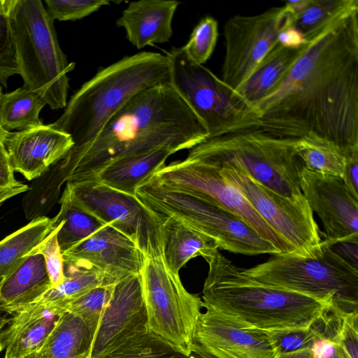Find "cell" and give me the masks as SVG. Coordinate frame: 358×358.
Returning <instances> with one entry per match:
<instances>
[{
	"instance_id": "5",
	"label": "cell",
	"mask_w": 358,
	"mask_h": 358,
	"mask_svg": "<svg viewBox=\"0 0 358 358\" xmlns=\"http://www.w3.org/2000/svg\"><path fill=\"white\" fill-rule=\"evenodd\" d=\"M23 86L36 92L53 110L65 108L69 88L68 63L54 20L40 0H3Z\"/></svg>"
},
{
	"instance_id": "21",
	"label": "cell",
	"mask_w": 358,
	"mask_h": 358,
	"mask_svg": "<svg viewBox=\"0 0 358 358\" xmlns=\"http://www.w3.org/2000/svg\"><path fill=\"white\" fill-rule=\"evenodd\" d=\"M180 3L172 0L131 1L116 26L124 29L127 40L138 50L166 43L172 36V21Z\"/></svg>"
},
{
	"instance_id": "14",
	"label": "cell",
	"mask_w": 358,
	"mask_h": 358,
	"mask_svg": "<svg viewBox=\"0 0 358 358\" xmlns=\"http://www.w3.org/2000/svg\"><path fill=\"white\" fill-rule=\"evenodd\" d=\"M294 17L285 7L253 15H236L224 26L225 54L221 80L236 91L278 42L279 33Z\"/></svg>"
},
{
	"instance_id": "9",
	"label": "cell",
	"mask_w": 358,
	"mask_h": 358,
	"mask_svg": "<svg viewBox=\"0 0 358 358\" xmlns=\"http://www.w3.org/2000/svg\"><path fill=\"white\" fill-rule=\"evenodd\" d=\"M136 196L159 217H176L208 236L218 250L244 255L280 254L234 215L192 194L148 180L137 189Z\"/></svg>"
},
{
	"instance_id": "28",
	"label": "cell",
	"mask_w": 358,
	"mask_h": 358,
	"mask_svg": "<svg viewBox=\"0 0 358 358\" xmlns=\"http://www.w3.org/2000/svg\"><path fill=\"white\" fill-rule=\"evenodd\" d=\"M52 229V218L38 217L1 241L0 279L8 276L36 252Z\"/></svg>"
},
{
	"instance_id": "41",
	"label": "cell",
	"mask_w": 358,
	"mask_h": 358,
	"mask_svg": "<svg viewBox=\"0 0 358 358\" xmlns=\"http://www.w3.org/2000/svg\"><path fill=\"white\" fill-rule=\"evenodd\" d=\"M278 42L283 47L292 49L301 48L307 43L303 34L293 26L287 27L279 33Z\"/></svg>"
},
{
	"instance_id": "42",
	"label": "cell",
	"mask_w": 358,
	"mask_h": 358,
	"mask_svg": "<svg viewBox=\"0 0 358 358\" xmlns=\"http://www.w3.org/2000/svg\"><path fill=\"white\" fill-rule=\"evenodd\" d=\"M14 177L7 150L3 143H0V187H5L17 183Z\"/></svg>"
},
{
	"instance_id": "33",
	"label": "cell",
	"mask_w": 358,
	"mask_h": 358,
	"mask_svg": "<svg viewBox=\"0 0 358 358\" xmlns=\"http://www.w3.org/2000/svg\"><path fill=\"white\" fill-rule=\"evenodd\" d=\"M355 8L357 0H311L308 8L293 19L292 26L307 39L334 17Z\"/></svg>"
},
{
	"instance_id": "11",
	"label": "cell",
	"mask_w": 358,
	"mask_h": 358,
	"mask_svg": "<svg viewBox=\"0 0 358 358\" xmlns=\"http://www.w3.org/2000/svg\"><path fill=\"white\" fill-rule=\"evenodd\" d=\"M148 180L225 209L269 242L280 254L296 255L294 248L257 213L241 192L223 178L219 167L186 158L165 165Z\"/></svg>"
},
{
	"instance_id": "25",
	"label": "cell",
	"mask_w": 358,
	"mask_h": 358,
	"mask_svg": "<svg viewBox=\"0 0 358 358\" xmlns=\"http://www.w3.org/2000/svg\"><path fill=\"white\" fill-rule=\"evenodd\" d=\"M173 153L171 150L159 148L128 156L106 167L96 180L136 196L137 189L164 166L167 158Z\"/></svg>"
},
{
	"instance_id": "7",
	"label": "cell",
	"mask_w": 358,
	"mask_h": 358,
	"mask_svg": "<svg viewBox=\"0 0 358 358\" xmlns=\"http://www.w3.org/2000/svg\"><path fill=\"white\" fill-rule=\"evenodd\" d=\"M322 241L313 257L273 255L267 261L243 268L245 275L268 286L303 294L329 304L346 315L358 312V270L333 248Z\"/></svg>"
},
{
	"instance_id": "38",
	"label": "cell",
	"mask_w": 358,
	"mask_h": 358,
	"mask_svg": "<svg viewBox=\"0 0 358 358\" xmlns=\"http://www.w3.org/2000/svg\"><path fill=\"white\" fill-rule=\"evenodd\" d=\"M59 227H53L37 250L44 258L52 288L58 287L64 278V259L57 238Z\"/></svg>"
},
{
	"instance_id": "13",
	"label": "cell",
	"mask_w": 358,
	"mask_h": 358,
	"mask_svg": "<svg viewBox=\"0 0 358 358\" xmlns=\"http://www.w3.org/2000/svg\"><path fill=\"white\" fill-rule=\"evenodd\" d=\"M76 201L106 224L131 239L144 257L162 255V217L136 196L99 180L67 182Z\"/></svg>"
},
{
	"instance_id": "31",
	"label": "cell",
	"mask_w": 358,
	"mask_h": 358,
	"mask_svg": "<svg viewBox=\"0 0 358 358\" xmlns=\"http://www.w3.org/2000/svg\"><path fill=\"white\" fill-rule=\"evenodd\" d=\"M295 150L308 171L343 177L345 157L333 141L308 131L297 138Z\"/></svg>"
},
{
	"instance_id": "8",
	"label": "cell",
	"mask_w": 358,
	"mask_h": 358,
	"mask_svg": "<svg viewBox=\"0 0 358 358\" xmlns=\"http://www.w3.org/2000/svg\"><path fill=\"white\" fill-rule=\"evenodd\" d=\"M170 83L204 125L208 138L259 130L288 136L278 124L261 118L203 65L194 62L182 47L166 52Z\"/></svg>"
},
{
	"instance_id": "27",
	"label": "cell",
	"mask_w": 358,
	"mask_h": 358,
	"mask_svg": "<svg viewBox=\"0 0 358 358\" xmlns=\"http://www.w3.org/2000/svg\"><path fill=\"white\" fill-rule=\"evenodd\" d=\"M59 203V211L52 219L53 227L59 226L57 238L62 252L108 225L83 208L73 196L68 185Z\"/></svg>"
},
{
	"instance_id": "46",
	"label": "cell",
	"mask_w": 358,
	"mask_h": 358,
	"mask_svg": "<svg viewBox=\"0 0 358 358\" xmlns=\"http://www.w3.org/2000/svg\"><path fill=\"white\" fill-rule=\"evenodd\" d=\"M24 358H48L43 353L40 351H37L29 354L24 357Z\"/></svg>"
},
{
	"instance_id": "36",
	"label": "cell",
	"mask_w": 358,
	"mask_h": 358,
	"mask_svg": "<svg viewBox=\"0 0 358 358\" xmlns=\"http://www.w3.org/2000/svg\"><path fill=\"white\" fill-rule=\"evenodd\" d=\"M111 2L107 0H45L46 10L52 19L75 21L83 19Z\"/></svg>"
},
{
	"instance_id": "4",
	"label": "cell",
	"mask_w": 358,
	"mask_h": 358,
	"mask_svg": "<svg viewBox=\"0 0 358 358\" xmlns=\"http://www.w3.org/2000/svg\"><path fill=\"white\" fill-rule=\"evenodd\" d=\"M170 83L167 56L140 52L101 69L71 97L62 115L50 126L69 134L76 150L92 142L107 122L134 96Z\"/></svg>"
},
{
	"instance_id": "30",
	"label": "cell",
	"mask_w": 358,
	"mask_h": 358,
	"mask_svg": "<svg viewBox=\"0 0 358 358\" xmlns=\"http://www.w3.org/2000/svg\"><path fill=\"white\" fill-rule=\"evenodd\" d=\"M101 358L216 357L197 343L193 351L187 354L169 341L146 329L131 337Z\"/></svg>"
},
{
	"instance_id": "26",
	"label": "cell",
	"mask_w": 358,
	"mask_h": 358,
	"mask_svg": "<svg viewBox=\"0 0 358 358\" xmlns=\"http://www.w3.org/2000/svg\"><path fill=\"white\" fill-rule=\"evenodd\" d=\"M93 340L83 321L66 311L38 351L48 358H90Z\"/></svg>"
},
{
	"instance_id": "6",
	"label": "cell",
	"mask_w": 358,
	"mask_h": 358,
	"mask_svg": "<svg viewBox=\"0 0 358 358\" xmlns=\"http://www.w3.org/2000/svg\"><path fill=\"white\" fill-rule=\"evenodd\" d=\"M298 138L259 130L243 131L208 138L189 149L187 159L215 166L235 165L253 179L287 197L303 195L297 157Z\"/></svg>"
},
{
	"instance_id": "23",
	"label": "cell",
	"mask_w": 358,
	"mask_h": 358,
	"mask_svg": "<svg viewBox=\"0 0 358 358\" xmlns=\"http://www.w3.org/2000/svg\"><path fill=\"white\" fill-rule=\"evenodd\" d=\"M162 219V257L173 273L179 274L192 258L202 257L206 259L219 250L213 239L180 220L172 216Z\"/></svg>"
},
{
	"instance_id": "47",
	"label": "cell",
	"mask_w": 358,
	"mask_h": 358,
	"mask_svg": "<svg viewBox=\"0 0 358 358\" xmlns=\"http://www.w3.org/2000/svg\"><path fill=\"white\" fill-rule=\"evenodd\" d=\"M10 132L4 130L1 126L0 125V143H2L4 144V142L8 136Z\"/></svg>"
},
{
	"instance_id": "40",
	"label": "cell",
	"mask_w": 358,
	"mask_h": 358,
	"mask_svg": "<svg viewBox=\"0 0 358 358\" xmlns=\"http://www.w3.org/2000/svg\"><path fill=\"white\" fill-rule=\"evenodd\" d=\"M343 180L350 192L358 199V150L345 156Z\"/></svg>"
},
{
	"instance_id": "39",
	"label": "cell",
	"mask_w": 358,
	"mask_h": 358,
	"mask_svg": "<svg viewBox=\"0 0 358 358\" xmlns=\"http://www.w3.org/2000/svg\"><path fill=\"white\" fill-rule=\"evenodd\" d=\"M358 312L343 316L339 331L341 345L350 358L358 355Z\"/></svg>"
},
{
	"instance_id": "43",
	"label": "cell",
	"mask_w": 358,
	"mask_h": 358,
	"mask_svg": "<svg viewBox=\"0 0 358 358\" xmlns=\"http://www.w3.org/2000/svg\"><path fill=\"white\" fill-rule=\"evenodd\" d=\"M2 279H0V284ZM12 308L0 297V340L3 341V332L9 325L13 315Z\"/></svg>"
},
{
	"instance_id": "49",
	"label": "cell",
	"mask_w": 358,
	"mask_h": 358,
	"mask_svg": "<svg viewBox=\"0 0 358 358\" xmlns=\"http://www.w3.org/2000/svg\"><path fill=\"white\" fill-rule=\"evenodd\" d=\"M2 90H1V84H0V97L2 95Z\"/></svg>"
},
{
	"instance_id": "19",
	"label": "cell",
	"mask_w": 358,
	"mask_h": 358,
	"mask_svg": "<svg viewBox=\"0 0 358 358\" xmlns=\"http://www.w3.org/2000/svg\"><path fill=\"white\" fill-rule=\"evenodd\" d=\"M13 171L28 180L45 173L73 146L71 137L48 125L9 133L4 142Z\"/></svg>"
},
{
	"instance_id": "1",
	"label": "cell",
	"mask_w": 358,
	"mask_h": 358,
	"mask_svg": "<svg viewBox=\"0 0 358 358\" xmlns=\"http://www.w3.org/2000/svg\"><path fill=\"white\" fill-rule=\"evenodd\" d=\"M306 41L284 80L252 109L294 137L322 136L345 156L358 150V8Z\"/></svg>"
},
{
	"instance_id": "22",
	"label": "cell",
	"mask_w": 358,
	"mask_h": 358,
	"mask_svg": "<svg viewBox=\"0 0 358 358\" xmlns=\"http://www.w3.org/2000/svg\"><path fill=\"white\" fill-rule=\"evenodd\" d=\"M305 45L292 49L285 48L277 42L247 79L234 92L235 96L252 108V105L267 96L280 84L301 55Z\"/></svg>"
},
{
	"instance_id": "32",
	"label": "cell",
	"mask_w": 358,
	"mask_h": 358,
	"mask_svg": "<svg viewBox=\"0 0 358 358\" xmlns=\"http://www.w3.org/2000/svg\"><path fill=\"white\" fill-rule=\"evenodd\" d=\"M64 278L62 282L48 290L41 300L63 308L66 303L96 287L109 285L105 276L92 266L64 264Z\"/></svg>"
},
{
	"instance_id": "17",
	"label": "cell",
	"mask_w": 358,
	"mask_h": 358,
	"mask_svg": "<svg viewBox=\"0 0 358 358\" xmlns=\"http://www.w3.org/2000/svg\"><path fill=\"white\" fill-rule=\"evenodd\" d=\"M148 329L140 273L115 285L101 318L90 358H101L124 341Z\"/></svg>"
},
{
	"instance_id": "44",
	"label": "cell",
	"mask_w": 358,
	"mask_h": 358,
	"mask_svg": "<svg viewBox=\"0 0 358 358\" xmlns=\"http://www.w3.org/2000/svg\"><path fill=\"white\" fill-rule=\"evenodd\" d=\"M29 189L27 185L20 182L10 186L0 187V204L15 195L27 191Z\"/></svg>"
},
{
	"instance_id": "20",
	"label": "cell",
	"mask_w": 358,
	"mask_h": 358,
	"mask_svg": "<svg viewBox=\"0 0 358 358\" xmlns=\"http://www.w3.org/2000/svg\"><path fill=\"white\" fill-rule=\"evenodd\" d=\"M3 332V358H24L38 351L66 310L43 300L18 307Z\"/></svg>"
},
{
	"instance_id": "10",
	"label": "cell",
	"mask_w": 358,
	"mask_h": 358,
	"mask_svg": "<svg viewBox=\"0 0 358 358\" xmlns=\"http://www.w3.org/2000/svg\"><path fill=\"white\" fill-rule=\"evenodd\" d=\"M139 273L148 330L190 354L203 301L185 288L162 255L145 257Z\"/></svg>"
},
{
	"instance_id": "24",
	"label": "cell",
	"mask_w": 358,
	"mask_h": 358,
	"mask_svg": "<svg viewBox=\"0 0 358 358\" xmlns=\"http://www.w3.org/2000/svg\"><path fill=\"white\" fill-rule=\"evenodd\" d=\"M51 288L44 258L36 250L2 279L0 297L13 311L18 307L40 301Z\"/></svg>"
},
{
	"instance_id": "48",
	"label": "cell",
	"mask_w": 358,
	"mask_h": 358,
	"mask_svg": "<svg viewBox=\"0 0 358 358\" xmlns=\"http://www.w3.org/2000/svg\"><path fill=\"white\" fill-rule=\"evenodd\" d=\"M5 350V345L3 340H0V353Z\"/></svg>"
},
{
	"instance_id": "29",
	"label": "cell",
	"mask_w": 358,
	"mask_h": 358,
	"mask_svg": "<svg viewBox=\"0 0 358 358\" xmlns=\"http://www.w3.org/2000/svg\"><path fill=\"white\" fill-rule=\"evenodd\" d=\"M47 105L36 92L22 86L0 97V125L9 132L43 125L39 115Z\"/></svg>"
},
{
	"instance_id": "35",
	"label": "cell",
	"mask_w": 358,
	"mask_h": 358,
	"mask_svg": "<svg viewBox=\"0 0 358 358\" xmlns=\"http://www.w3.org/2000/svg\"><path fill=\"white\" fill-rule=\"evenodd\" d=\"M217 37V21L213 17L206 16L195 26L182 48L194 62L203 65L213 54Z\"/></svg>"
},
{
	"instance_id": "18",
	"label": "cell",
	"mask_w": 358,
	"mask_h": 358,
	"mask_svg": "<svg viewBox=\"0 0 358 358\" xmlns=\"http://www.w3.org/2000/svg\"><path fill=\"white\" fill-rule=\"evenodd\" d=\"M62 255L65 264H83L96 268L109 285L139 273L145 257L131 239L110 224Z\"/></svg>"
},
{
	"instance_id": "34",
	"label": "cell",
	"mask_w": 358,
	"mask_h": 358,
	"mask_svg": "<svg viewBox=\"0 0 358 358\" xmlns=\"http://www.w3.org/2000/svg\"><path fill=\"white\" fill-rule=\"evenodd\" d=\"M115 285L96 287L66 303L63 307L66 311L74 314L83 321L94 338Z\"/></svg>"
},
{
	"instance_id": "45",
	"label": "cell",
	"mask_w": 358,
	"mask_h": 358,
	"mask_svg": "<svg viewBox=\"0 0 358 358\" xmlns=\"http://www.w3.org/2000/svg\"><path fill=\"white\" fill-rule=\"evenodd\" d=\"M311 0L286 1L284 4L285 10L294 18L302 13L310 5Z\"/></svg>"
},
{
	"instance_id": "16",
	"label": "cell",
	"mask_w": 358,
	"mask_h": 358,
	"mask_svg": "<svg viewBox=\"0 0 358 358\" xmlns=\"http://www.w3.org/2000/svg\"><path fill=\"white\" fill-rule=\"evenodd\" d=\"M194 341L216 358H279L267 331L250 327L211 308L204 307Z\"/></svg>"
},
{
	"instance_id": "2",
	"label": "cell",
	"mask_w": 358,
	"mask_h": 358,
	"mask_svg": "<svg viewBox=\"0 0 358 358\" xmlns=\"http://www.w3.org/2000/svg\"><path fill=\"white\" fill-rule=\"evenodd\" d=\"M208 138L204 125L171 84L157 85L131 99L92 142L70 150L58 162L59 182L94 180L128 156L159 148L175 153Z\"/></svg>"
},
{
	"instance_id": "37",
	"label": "cell",
	"mask_w": 358,
	"mask_h": 358,
	"mask_svg": "<svg viewBox=\"0 0 358 358\" xmlns=\"http://www.w3.org/2000/svg\"><path fill=\"white\" fill-rule=\"evenodd\" d=\"M19 74L14 41L3 0H0V84L7 87L8 78Z\"/></svg>"
},
{
	"instance_id": "12",
	"label": "cell",
	"mask_w": 358,
	"mask_h": 358,
	"mask_svg": "<svg viewBox=\"0 0 358 358\" xmlns=\"http://www.w3.org/2000/svg\"><path fill=\"white\" fill-rule=\"evenodd\" d=\"M219 168L223 178L241 192L257 213L294 248L297 256L313 257L322 251V232L303 195L296 198L282 196L253 179L238 166Z\"/></svg>"
},
{
	"instance_id": "15",
	"label": "cell",
	"mask_w": 358,
	"mask_h": 358,
	"mask_svg": "<svg viewBox=\"0 0 358 358\" xmlns=\"http://www.w3.org/2000/svg\"><path fill=\"white\" fill-rule=\"evenodd\" d=\"M300 187L310 209L321 220L325 239L333 245L358 242V199L341 177L310 171L303 166Z\"/></svg>"
},
{
	"instance_id": "3",
	"label": "cell",
	"mask_w": 358,
	"mask_h": 358,
	"mask_svg": "<svg viewBox=\"0 0 358 358\" xmlns=\"http://www.w3.org/2000/svg\"><path fill=\"white\" fill-rule=\"evenodd\" d=\"M208 264L202 301L250 327L267 331L305 328L332 309L322 301L262 284L217 250Z\"/></svg>"
}]
</instances>
